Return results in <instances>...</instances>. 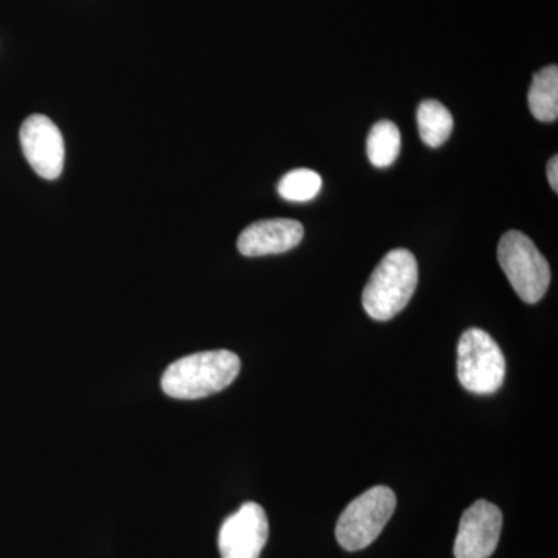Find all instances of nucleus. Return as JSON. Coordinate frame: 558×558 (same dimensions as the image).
I'll list each match as a JSON object with an SVG mask.
<instances>
[{
  "label": "nucleus",
  "mask_w": 558,
  "mask_h": 558,
  "mask_svg": "<svg viewBox=\"0 0 558 558\" xmlns=\"http://www.w3.org/2000/svg\"><path fill=\"white\" fill-rule=\"evenodd\" d=\"M418 281L417 260L405 248L391 250L374 269L363 290V307L376 322H388L405 310Z\"/></svg>",
  "instance_id": "nucleus-2"
},
{
  "label": "nucleus",
  "mask_w": 558,
  "mask_h": 558,
  "mask_svg": "<svg viewBox=\"0 0 558 558\" xmlns=\"http://www.w3.org/2000/svg\"><path fill=\"white\" fill-rule=\"evenodd\" d=\"M322 178L318 172L300 168L289 171L278 183V193L282 199L290 202H307L314 199L322 190Z\"/></svg>",
  "instance_id": "nucleus-13"
},
{
  "label": "nucleus",
  "mask_w": 558,
  "mask_h": 558,
  "mask_svg": "<svg viewBox=\"0 0 558 558\" xmlns=\"http://www.w3.org/2000/svg\"><path fill=\"white\" fill-rule=\"evenodd\" d=\"M241 360L227 349L197 352L175 360L161 376V389L172 399L208 398L229 388L240 376Z\"/></svg>",
  "instance_id": "nucleus-1"
},
{
  "label": "nucleus",
  "mask_w": 558,
  "mask_h": 558,
  "mask_svg": "<svg viewBox=\"0 0 558 558\" xmlns=\"http://www.w3.org/2000/svg\"><path fill=\"white\" fill-rule=\"evenodd\" d=\"M21 146L36 174L46 180L60 178L64 168V138L57 124L44 116H32L22 123Z\"/></svg>",
  "instance_id": "nucleus-7"
},
{
  "label": "nucleus",
  "mask_w": 558,
  "mask_h": 558,
  "mask_svg": "<svg viewBox=\"0 0 558 558\" xmlns=\"http://www.w3.org/2000/svg\"><path fill=\"white\" fill-rule=\"evenodd\" d=\"M400 145H402V138H400L399 128L392 121H377L371 128L368 142H366V153L371 163L377 168L391 167L399 157Z\"/></svg>",
  "instance_id": "nucleus-12"
},
{
  "label": "nucleus",
  "mask_w": 558,
  "mask_h": 558,
  "mask_svg": "<svg viewBox=\"0 0 558 558\" xmlns=\"http://www.w3.org/2000/svg\"><path fill=\"white\" fill-rule=\"evenodd\" d=\"M506 377V359L483 329L465 330L458 344V379L473 395H494Z\"/></svg>",
  "instance_id": "nucleus-5"
},
{
  "label": "nucleus",
  "mask_w": 558,
  "mask_h": 558,
  "mask_svg": "<svg viewBox=\"0 0 558 558\" xmlns=\"http://www.w3.org/2000/svg\"><path fill=\"white\" fill-rule=\"evenodd\" d=\"M396 505V494L387 486L369 488L355 498L341 513L337 523V542L341 548L349 553L368 548L391 520Z\"/></svg>",
  "instance_id": "nucleus-4"
},
{
  "label": "nucleus",
  "mask_w": 558,
  "mask_h": 558,
  "mask_svg": "<svg viewBox=\"0 0 558 558\" xmlns=\"http://www.w3.org/2000/svg\"><path fill=\"white\" fill-rule=\"evenodd\" d=\"M304 227L299 220L267 219L258 220L242 231L238 240V250L248 258L278 255L295 248L303 241Z\"/></svg>",
  "instance_id": "nucleus-9"
},
{
  "label": "nucleus",
  "mask_w": 558,
  "mask_h": 558,
  "mask_svg": "<svg viewBox=\"0 0 558 558\" xmlns=\"http://www.w3.org/2000/svg\"><path fill=\"white\" fill-rule=\"evenodd\" d=\"M269 539V520L256 502H245L223 521L219 531L222 558H259Z\"/></svg>",
  "instance_id": "nucleus-6"
},
{
  "label": "nucleus",
  "mask_w": 558,
  "mask_h": 558,
  "mask_svg": "<svg viewBox=\"0 0 558 558\" xmlns=\"http://www.w3.org/2000/svg\"><path fill=\"white\" fill-rule=\"evenodd\" d=\"M529 109L538 121L558 119V68L549 65L535 73L527 94Z\"/></svg>",
  "instance_id": "nucleus-10"
},
{
  "label": "nucleus",
  "mask_w": 558,
  "mask_h": 558,
  "mask_svg": "<svg viewBox=\"0 0 558 558\" xmlns=\"http://www.w3.org/2000/svg\"><path fill=\"white\" fill-rule=\"evenodd\" d=\"M453 116L436 100H425L418 105L417 128L422 142L429 148H439L453 132Z\"/></svg>",
  "instance_id": "nucleus-11"
},
{
  "label": "nucleus",
  "mask_w": 558,
  "mask_h": 558,
  "mask_svg": "<svg viewBox=\"0 0 558 558\" xmlns=\"http://www.w3.org/2000/svg\"><path fill=\"white\" fill-rule=\"evenodd\" d=\"M548 180L550 189L558 191V157L554 156L548 163Z\"/></svg>",
  "instance_id": "nucleus-14"
},
{
  "label": "nucleus",
  "mask_w": 558,
  "mask_h": 558,
  "mask_svg": "<svg viewBox=\"0 0 558 558\" xmlns=\"http://www.w3.org/2000/svg\"><path fill=\"white\" fill-rule=\"evenodd\" d=\"M498 260L510 286L524 303L535 304L548 292L550 267L534 242L521 231L502 234Z\"/></svg>",
  "instance_id": "nucleus-3"
},
{
  "label": "nucleus",
  "mask_w": 558,
  "mask_h": 558,
  "mask_svg": "<svg viewBox=\"0 0 558 558\" xmlns=\"http://www.w3.org/2000/svg\"><path fill=\"white\" fill-rule=\"evenodd\" d=\"M501 529V510L486 499H478L462 513L454 542V557H490L497 549Z\"/></svg>",
  "instance_id": "nucleus-8"
}]
</instances>
